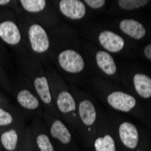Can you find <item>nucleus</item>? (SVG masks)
<instances>
[{
	"mask_svg": "<svg viewBox=\"0 0 151 151\" xmlns=\"http://www.w3.org/2000/svg\"><path fill=\"white\" fill-rule=\"evenodd\" d=\"M27 37L32 51L38 54H44L50 48V39L44 27L37 24H32L27 29Z\"/></svg>",
	"mask_w": 151,
	"mask_h": 151,
	"instance_id": "obj_1",
	"label": "nucleus"
},
{
	"mask_svg": "<svg viewBox=\"0 0 151 151\" xmlns=\"http://www.w3.org/2000/svg\"><path fill=\"white\" fill-rule=\"evenodd\" d=\"M58 64L68 73H80L84 70L85 62L81 54L73 49H65L62 51L57 58Z\"/></svg>",
	"mask_w": 151,
	"mask_h": 151,
	"instance_id": "obj_2",
	"label": "nucleus"
},
{
	"mask_svg": "<svg viewBox=\"0 0 151 151\" xmlns=\"http://www.w3.org/2000/svg\"><path fill=\"white\" fill-rule=\"evenodd\" d=\"M0 39L11 46L18 45L21 43V32L15 21L6 19L0 22Z\"/></svg>",
	"mask_w": 151,
	"mask_h": 151,
	"instance_id": "obj_3",
	"label": "nucleus"
},
{
	"mask_svg": "<svg viewBox=\"0 0 151 151\" xmlns=\"http://www.w3.org/2000/svg\"><path fill=\"white\" fill-rule=\"evenodd\" d=\"M59 9L63 16L71 20H80L86 15L85 4L81 0H61Z\"/></svg>",
	"mask_w": 151,
	"mask_h": 151,
	"instance_id": "obj_4",
	"label": "nucleus"
},
{
	"mask_svg": "<svg viewBox=\"0 0 151 151\" xmlns=\"http://www.w3.org/2000/svg\"><path fill=\"white\" fill-rule=\"evenodd\" d=\"M107 101L113 109L123 112L130 111L137 104V101L133 96L123 91H113L109 93Z\"/></svg>",
	"mask_w": 151,
	"mask_h": 151,
	"instance_id": "obj_5",
	"label": "nucleus"
},
{
	"mask_svg": "<svg viewBox=\"0 0 151 151\" xmlns=\"http://www.w3.org/2000/svg\"><path fill=\"white\" fill-rule=\"evenodd\" d=\"M99 42L108 52H118L125 45L123 38L111 31H102L99 35Z\"/></svg>",
	"mask_w": 151,
	"mask_h": 151,
	"instance_id": "obj_6",
	"label": "nucleus"
},
{
	"mask_svg": "<svg viewBox=\"0 0 151 151\" xmlns=\"http://www.w3.org/2000/svg\"><path fill=\"white\" fill-rule=\"evenodd\" d=\"M119 135L122 144L128 148L134 149L139 143V131L130 122H123L119 128Z\"/></svg>",
	"mask_w": 151,
	"mask_h": 151,
	"instance_id": "obj_7",
	"label": "nucleus"
},
{
	"mask_svg": "<svg viewBox=\"0 0 151 151\" xmlns=\"http://www.w3.org/2000/svg\"><path fill=\"white\" fill-rule=\"evenodd\" d=\"M33 85L39 99L43 103L52 106V97L51 94L50 85L47 78L45 75L35 76L33 79Z\"/></svg>",
	"mask_w": 151,
	"mask_h": 151,
	"instance_id": "obj_8",
	"label": "nucleus"
},
{
	"mask_svg": "<svg viewBox=\"0 0 151 151\" xmlns=\"http://www.w3.org/2000/svg\"><path fill=\"white\" fill-rule=\"evenodd\" d=\"M49 131L51 136L63 145H68L72 142V133L67 126L60 119H54L51 123Z\"/></svg>",
	"mask_w": 151,
	"mask_h": 151,
	"instance_id": "obj_9",
	"label": "nucleus"
},
{
	"mask_svg": "<svg viewBox=\"0 0 151 151\" xmlns=\"http://www.w3.org/2000/svg\"><path fill=\"white\" fill-rule=\"evenodd\" d=\"M56 107L63 114L73 113L76 111V102L73 94L66 90L59 91L55 99Z\"/></svg>",
	"mask_w": 151,
	"mask_h": 151,
	"instance_id": "obj_10",
	"label": "nucleus"
},
{
	"mask_svg": "<svg viewBox=\"0 0 151 151\" xmlns=\"http://www.w3.org/2000/svg\"><path fill=\"white\" fill-rule=\"evenodd\" d=\"M119 28L124 34L137 40L143 38L147 33L144 25L134 19L122 20L119 24Z\"/></svg>",
	"mask_w": 151,
	"mask_h": 151,
	"instance_id": "obj_11",
	"label": "nucleus"
},
{
	"mask_svg": "<svg viewBox=\"0 0 151 151\" xmlns=\"http://www.w3.org/2000/svg\"><path fill=\"white\" fill-rule=\"evenodd\" d=\"M17 103L27 111H38L40 109V101L38 97L28 89H21L17 94Z\"/></svg>",
	"mask_w": 151,
	"mask_h": 151,
	"instance_id": "obj_12",
	"label": "nucleus"
},
{
	"mask_svg": "<svg viewBox=\"0 0 151 151\" xmlns=\"http://www.w3.org/2000/svg\"><path fill=\"white\" fill-rule=\"evenodd\" d=\"M78 114L81 122L85 126H91L94 124L97 117L96 109L93 103L89 100H82L78 104Z\"/></svg>",
	"mask_w": 151,
	"mask_h": 151,
	"instance_id": "obj_13",
	"label": "nucleus"
},
{
	"mask_svg": "<svg viewBox=\"0 0 151 151\" xmlns=\"http://www.w3.org/2000/svg\"><path fill=\"white\" fill-rule=\"evenodd\" d=\"M96 63L100 69L108 75H113L117 72V66L112 56L106 51H99L96 53Z\"/></svg>",
	"mask_w": 151,
	"mask_h": 151,
	"instance_id": "obj_14",
	"label": "nucleus"
},
{
	"mask_svg": "<svg viewBox=\"0 0 151 151\" xmlns=\"http://www.w3.org/2000/svg\"><path fill=\"white\" fill-rule=\"evenodd\" d=\"M133 83L136 91L140 97L148 99L151 97V78L143 73H137L134 75Z\"/></svg>",
	"mask_w": 151,
	"mask_h": 151,
	"instance_id": "obj_15",
	"label": "nucleus"
},
{
	"mask_svg": "<svg viewBox=\"0 0 151 151\" xmlns=\"http://www.w3.org/2000/svg\"><path fill=\"white\" fill-rule=\"evenodd\" d=\"M19 142V134L16 129H8L0 135V143L6 151H15Z\"/></svg>",
	"mask_w": 151,
	"mask_h": 151,
	"instance_id": "obj_16",
	"label": "nucleus"
},
{
	"mask_svg": "<svg viewBox=\"0 0 151 151\" xmlns=\"http://www.w3.org/2000/svg\"><path fill=\"white\" fill-rule=\"evenodd\" d=\"M95 151H116L115 141L111 135H105L97 138L94 141Z\"/></svg>",
	"mask_w": 151,
	"mask_h": 151,
	"instance_id": "obj_17",
	"label": "nucleus"
},
{
	"mask_svg": "<svg viewBox=\"0 0 151 151\" xmlns=\"http://www.w3.org/2000/svg\"><path fill=\"white\" fill-rule=\"evenodd\" d=\"M19 3L24 11L31 14L41 13L46 6V1L45 0H21Z\"/></svg>",
	"mask_w": 151,
	"mask_h": 151,
	"instance_id": "obj_18",
	"label": "nucleus"
},
{
	"mask_svg": "<svg viewBox=\"0 0 151 151\" xmlns=\"http://www.w3.org/2000/svg\"><path fill=\"white\" fill-rule=\"evenodd\" d=\"M35 142L39 151H54L53 145L49 138V136L45 133L38 134L36 136Z\"/></svg>",
	"mask_w": 151,
	"mask_h": 151,
	"instance_id": "obj_19",
	"label": "nucleus"
},
{
	"mask_svg": "<svg viewBox=\"0 0 151 151\" xmlns=\"http://www.w3.org/2000/svg\"><path fill=\"white\" fill-rule=\"evenodd\" d=\"M148 0H119V6L124 10H134L147 5Z\"/></svg>",
	"mask_w": 151,
	"mask_h": 151,
	"instance_id": "obj_20",
	"label": "nucleus"
},
{
	"mask_svg": "<svg viewBox=\"0 0 151 151\" xmlns=\"http://www.w3.org/2000/svg\"><path fill=\"white\" fill-rule=\"evenodd\" d=\"M14 121H15V118L13 114L7 109L0 107V127L10 126L13 124Z\"/></svg>",
	"mask_w": 151,
	"mask_h": 151,
	"instance_id": "obj_21",
	"label": "nucleus"
},
{
	"mask_svg": "<svg viewBox=\"0 0 151 151\" xmlns=\"http://www.w3.org/2000/svg\"><path fill=\"white\" fill-rule=\"evenodd\" d=\"M83 3L92 9H99L105 5L106 1L105 0H85Z\"/></svg>",
	"mask_w": 151,
	"mask_h": 151,
	"instance_id": "obj_22",
	"label": "nucleus"
},
{
	"mask_svg": "<svg viewBox=\"0 0 151 151\" xmlns=\"http://www.w3.org/2000/svg\"><path fill=\"white\" fill-rule=\"evenodd\" d=\"M0 84H1L2 87L6 89L7 91H10V86H9V83L7 81L6 75L5 73V71L3 70L1 64H0Z\"/></svg>",
	"mask_w": 151,
	"mask_h": 151,
	"instance_id": "obj_23",
	"label": "nucleus"
},
{
	"mask_svg": "<svg viewBox=\"0 0 151 151\" xmlns=\"http://www.w3.org/2000/svg\"><path fill=\"white\" fill-rule=\"evenodd\" d=\"M144 54H145V56L151 61V44L147 45L145 49H144Z\"/></svg>",
	"mask_w": 151,
	"mask_h": 151,
	"instance_id": "obj_24",
	"label": "nucleus"
},
{
	"mask_svg": "<svg viewBox=\"0 0 151 151\" xmlns=\"http://www.w3.org/2000/svg\"><path fill=\"white\" fill-rule=\"evenodd\" d=\"M11 1H9V0H0V6H7Z\"/></svg>",
	"mask_w": 151,
	"mask_h": 151,
	"instance_id": "obj_25",
	"label": "nucleus"
},
{
	"mask_svg": "<svg viewBox=\"0 0 151 151\" xmlns=\"http://www.w3.org/2000/svg\"><path fill=\"white\" fill-rule=\"evenodd\" d=\"M138 151H140V150H138Z\"/></svg>",
	"mask_w": 151,
	"mask_h": 151,
	"instance_id": "obj_26",
	"label": "nucleus"
},
{
	"mask_svg": "<svg viewBox=\"0 0 151 151\" xmlns=\"http://www.w3.org/2000/svg\"><path fill=\"white\" fill-rule=\"evenodd\" d=\"M0 99H1V97H0Z\"/></svg>",
	"mask_w": 151,
	"mask_h": 151,
	"instance_id": "obj_27",
	"label": "nucleus"
}]
</instances>
